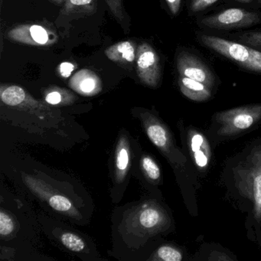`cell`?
Returning a JSON list of instances; mask_svg holds the SVG:
<instances>
[{
    "instance_id": "cell-1",
    "label": "cell",
    "mask_w": 261,
    "mask_h": 261,
    "mask_svg": "<svg viewBox=\"0 0 261 261\" xmlns=\"http://www.w3.org/2000/svg\"><path fill=\"white\" fill-rule=\"evenodd\" d=\"M238 192L253 205V216L261 221V146H255L233 169Z\"/></svg>"
},
{
    "instance_id": "cell-2",
    "label": "cell",
    "mask_w": 261,
    "mask_h": 261,
    "mask_svg": "<svg viewBox=\"0 0 261 261\" xmlns=\"http://www.w3.org/2000/svg\"><path fill=\"white\" fill-rule=\"evenodd\" d=\"M218 135L233 137L248 130L261 120V105H245L221 111L215 116Z\"/></svg>"
},
{
    "instance_id": "cell-3",
    "label": "cell",
    "mask_w": 261,
    "mask_h": 261,
    "mask_svg": "<svg viewBox=\"0 0 261 261\" xmlns=\"http://www.w3.org/2000/svg\"><path fill=\"white\" fill-rule=\"evenodd\" d=\"M260 22V17L253 12L242 9L230 8L213 16L203 18L200 25L216 30L244 28Z\"/></svg>"
},
{
    "instance_id": "cell-4",
    "label": "cell",
    "mask_w": 261,
    "mask_h": 261,
    "mask_svg": "<svg viewBox=\"0 0 261 261\" xmlns=\"http://www.w3.org/2000/svg\"><path fill=\"white\" fill-rule=\"evenodd\" d=\"M10 40L33 46H50L57 42L54 30L41 24H22L10 30L7 33Z\"/></svg>"
},
{
    "instance_id": "cell-5",
    "label": "cell",
    "mask_w": 261,
    "mask_h": 261,
    "mask_svg": "<svg viewBox=\"0 0 261 261\" xmlns=\"http://www.w3.org/2000/svg\"><path fill=\"white\" fill-rule=\"evenodd\" d=\"M137 72L144 85L155 88L161 79L160 58L155 50L146 42L137 47Z\"/></svg>"
},
{
    "instance_id": "cell-6",
    "label": "cell",
    "mask_w": 261,
    "mask_h": 261,
    "mask_svg": "<svg viewBox=\"0 0 261 261\" xmlns=\"http://www.w3.org/2000/svg\"><path fill=\"white\" fill-rule=\"evenodd\" d=\"M199 38L204 46L219 53L241 67H244L250 60L251 47L241 42L226 40L217 36L201 35Z\"/></svg>"
},
{
    "instance_id": "cell-7",
    "label": "cell",
    "mask_w": 261,
    "mask_h": 261,
    "mask_svg": "<svg viewBox=\"0 0 261 261\" xmlns=\"http://www.w3.org/2000/svg\"><path fill=\"white\" fill-rule=\"evenodd\" d=\"M177 69L180 75L198 81L212 88L215 84V76L208 67L198 57L181 51L177 58Z\"/></svg>"
},
{
    "instance_id": "cell-8",
    "label": "cell",
    "mask_w": 261,
    "mask_h": 261,
    "mask_svg": "<svg viewBox=\"0 0 261 261\" xmlns=\"http://www.w3.org/2000/svg\"><path fill=\"white\" fill-rule=\"evenodd\" d=\"M188 142L194 164L200 171L207 170L212 160V149L207 137L197 129H190Z\"/></svg>"
},
{
    "instance_id": "cell-9",
    "label": "cell",
    "mask_w": 261,
    "mask_h": 261,
    "mask_svg": "<svg viewBox=\"0 0 261 261\" xmlns=\"http://www.w3.org/2000/svg\"><path fill=\"white\" fill-rule=\"evenodd\" d=\"M146 130L149 140L165 153L170 155L176 151L169 129L161 122L152 119L146 123Z\"/></svg>"
},
{
    "instance_id": "cell-10",
    "label": "cell",
    "mask_w": 261,
    "mask_h": 261,
    "mask_svg": "<svg viewBox=\"0 0 261 261\" xmlns=\"http://www.w3.org/2000/svg\"><path fill=\"white\" fill-rule=\"evenodd\" d=\"M70 87L79 94L91 96L101 90V82L98 76L90 69L80 70L69 82Z\"/></svg>"
},
{
    "instance_id": "cell-11",
    "label": "cell",
    "mask_w": 261,
    "mask_h": 261,
    "mask_svg": "<svg viewBox=\"0 0 261 261\" xmlns=\"http://www.w3.org/2000/svg\"><path fill=\"white\" fill-rule=\"evenodd\" d=\"M137 47L133 41H122L107 48L105 55L114 63L121 66H129L137 60Z\"/></svg>"
},
{
    "instance_id": "cell-12",
    "label": "cell",
    "mask_w": 261,
    "mask_h": 261,
    "mask_svg": "<svg viewBox=\"0 0 261 261\" xmlns=\"http://www.w3.org/2000/svg\"><path fill=\"white\" fill-rule=\"evenodd\" d=\"M178 85L181 92L193 101H206L212 97V88L198 81L180 75Z\"/></svg>"
},
{
    "instance_id": "cell-13",
    "label": "cell",
    "mask_w": 261,
    "mask_h": 261,
    "mask_svg": "<svg viewBox=\"0 0 261 261\" xmlns=\"http://www.w3.org/2000/svg\"><path fill=\"white\" fill-rule=\"evenodd\" d=\"M139 221L145 229L156 232L168 225L169 218L161 207L152 205L145 207L140 213Z\"/></svg>"
},
{
    "instance_id": "cell-14",
    "label": "cell",
    "mask_w": 261,
    "mask_h": 261,
    "mask_svg": "<svg viewBox=\"0 0 261 261\" xmlns=\"http://www.w3.org/2000/svg\"><path fill=\"white\" fill-rule=\"evenodd\" d=\"M1 100L8 106L16 107L24 105H36L27 91L17 85H4L0 88Z\"/></svg>"
},
{
    "instance_id": "cell-15",
    "label": "cell",
    "mask_w": 261,
    "mask_h": 261,
    "mask_svg": "<svg viewBox=\"0 0 261 261\" xmlns=\"http://www.w3.org/2000/svg\"><path fill=\"white\" fill-rule=\"evenodd\" d=\"M97 9V0H66L60 11V16L93 15L96 13Z\"/></svg>"
},
{
    "instance_id": "cell-16",
    "label": "cell",
    "mask_w": 261,
    "mask_h": 261,
    "mask_svg": "<svg viewBox=\"0 0 261 261\" xmlns=\"http://www.w3.org/2000/svg\"><path fill=\"white\" fill-rule=\"evenodd\" d=\"M116 177L117 181L123 180L129 166V145L126 139L122 138L119 142L116 152Z\"/></svg>"
},
{
    "instance_id": "cell-17",
    "label": "cell",
    "mask_w": 261,
    "mask_h": 261,
    "mask_svg": "<svg viewBox=\"0 0 261 261\" xmlns=\"http://www.w3.org/2000/svg\"><path fill=\"white\" fill-rule=\"evenodd\" d=\"M74 98V96L71 94V92L63 89L59 88L58 87L49 88L45 93V101L51 105H61V103H69L72 101Z\"/></svg>"
},
{
    "instance_id": "cell-18",
    "label": "cell",
    "mask_w": 261,
    "mask_h": 261,
    "mask_svg": "<svg viewBox=\"0 0 261 261\" xmlns=\"http://www.w3.org/2000/svg\"><path fill=\"white\" fill-rule=\"evenodd\" d=\"M50 206L57 212H64L71 216L79 215L77 210L73 207L72 204L68 198L62 195H56L51 196L48 200Z\"/></svg>"
},
{
    "instance_id": "cell-19",
    "label": "cell",
    "mask_w": 261,
    "mask_h": 261,
    "mask_svg": "<svg viewBox=\"0 0 261 261\" xmlns=\"http://www.w3.org/2000/svg\"><path fill=\"white\" fill-rule=\"evenodd\" d=\"M183 254L178 248L172 246H162L157 250L155 259L163 261H181Z\"/></svg>"
},
{
    "instance_id": "cell-20",
    "label": "cell",
    "mask_w": 261,
    "mask_h": 261,
    "mask_svg": "<svg viewBox=\"0 0 261 261\" xmlns=\"http://www.w3.org/2000/svg\"><path fill=\"white\" fill-rule=\"evenodd\" d=\"M61 241L64 246L74 252H81L85 248V241L74 233L66 232L61 236Z\"/></svg>"
},
{
    "instance_id": "cell-21",
    "label": "cell",
    "mask_w": 261,
    "mask_h": 261,
    "mask_svg": "<svg viewBox=\"0 0 261 261\" xmlns=\"http://www.w3.org/2000/svg\"><path fill=\"white\" fill-rule=\"evenodd\" d=\"M142 167L145 173L152 181H158L161 176V171L153 159L149 155L144 156L142 160Z\"/></svg>"
},
{
    "instance_id": "cell-22",
    "label": "cell",
    "mask_w": 261,
    "mask_h": 261,
    "mask_svg": "<svg viewBox=\"0 0 261 261\" xmlns=\"http://www.w3.org/2000/svg\"><path fill=\"white\" fill-rule=\"evenodd\" d=\"M238 41L247 46L256 50H261V31H250L243 33L238 36Z\"/></svg>"
},
{
    "instance_id": "cell-23",
    "label": "cell",
    "mask_w": 261,
    "mask_h": 261,
    "mask_svg": "<svg viewBox=\"0 0 261 261\" xmlns=\"http://www.w3.org/2000/svg\"><path fill=\"white\" fill-rule=\"evenodd\" d=\"M106 3L115 19L119 22H123L125 19L123 0H106Z\"/></svg>"
},
{
    "instance_id": "cell-24",
    "label": "cell",
    "mask_w": 261,
    "mask_h": 261,
    "mask_svg": "<svg viewBox=\"0 0 261 261\" xmlns=\"http://www.w3.org/2000/svg\"><path fill=\"white\" fill-rule=\"evenodd\" d=\"M243 68L253 72L261 73V51L252 48L250 60Z\"/></svg>"
},
{
    "instance_id": "cell-25",
    "label": "cell",
    "mask_w": 261,
    "mask_h": 261,
    "mask_svg": "<svg viewBox=\"0 0 261 261\" xmlns=\"http://www.w3.org/2000/svg\"><path fill=\"white\" fill-rule=\"evenodd\" d=\"M14 230V223L10 215L0 212V234L8 236Z\"/></svg>"
},
{
    "instance_id": "cell-26",
    "label": "cell",
    "mask_w": 261,
    "mask_h": 261,
    "mask_svg": "<svg viewBox=\"0 0 261 261\" xmlns=\"http://www.w3.org/2000/svg\"><path fill=\"white\" fill-rule=\"evenodd\" d=\"M218 0H192L190 5V10L192 13H195L202 11L207 7H211Z\"/></svg>"
},
{
    "instance_id": "cell-27",
    "label": "cell",
    "mask_w": 261,
    "mask_h": 261,
    "mask_svg": "<svg viewBox=\"0 0 261 261\" xmlns=\"http://www.w3.org/2000/svg\"><path fill=\"white\" fill-rule=\"evenodd\" d=\"M76 66L74 63L71 62H64L58 66L57 71L61 77L64 79H68L75 70Z\"/></svg>"
},
{
    "instance_id": "cell-28",
    "label": "cell",
    "mask_w": 261,
    "mask_h": 261,
    "mask_svg": "<svg viewBox=\"0 0 261 261\" xmlns=\"http://www.w3.org/2000/svg\"><path fill=\"white\" fill-rule=\"evenodd\" d=\"M232 259H233L227 256L226 253L220 251H213L207 257V260L212 261H226L232 260Z\"/></svg>"
},
{
    "instance_id": "cell-29",
    "label": "cell",
    "mask_w": 261,
    "mask_h": 261,
    "mask_svg": "<svg viewBox=\"0 0 261 261\" xmlns=\"http://www.w3.org/2000/svg\"><path fill=\"white\" fill-rule=\"evenodd\" d=\"M169 10L173 15H177L179 12L181 0H166Z\"/></svg>"
},
{
    "instance_id": "cell-30",
    "label": "cell",
    "mask_w": 261,
    "mask_h": 261,
    "mask_svg": "<svg viewBox=\"0 0 261 261\" xmlns=\"http://www.w3.org/2000/svg\"><path fill=\"white\" fill-rule=\"evenodd\" d=\"M48 1L56 4V5L59 6L62 5V4H65L66 2V0H48Z\"/></svg>"
},
{
    "instance_id": "cell-31",
    "label": "cell",
    "mask_w": 261,
    "mask_h": 261,
    "mask_svg": "<svg viewBox=\"0 0 261 261\" xmlns=\"http://www.w3.org/2000/svg\"><path fill=\"white\" fill-rule=\"evenodd\" d=\"M238 2L240 3H244V4H247V3H250L253 1V0H237Z\"/></svg>"
}]
</instances>
